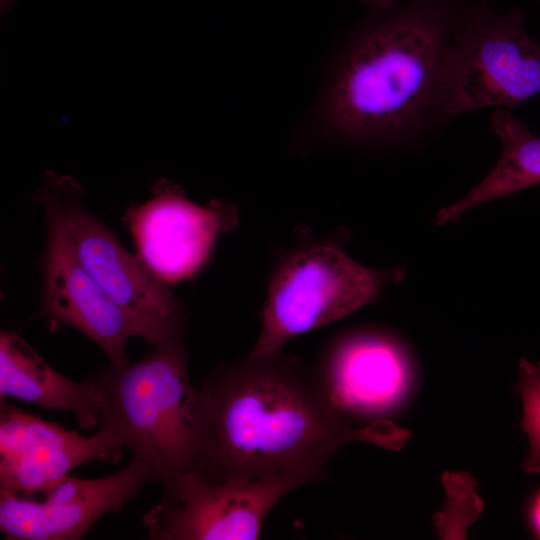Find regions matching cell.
I'll return each instance as SVG.
<instances>
[{"instance_id": "obj_2", "label": "cell", "mask_w": 540, "mask_h": 540, "mask_svg": "<svg viewBox=\"0 0 540 540\" xmlns=\"http://www.w3.org/2000/svg\"><path fill=\"white\" fill-rule=\"evenodd\" d=\"M467 0H402L368 11L331 63L317 123L354 144L416 139L439 126L443 56Z\"/></svg>"}, {"instance_id": "obj_17", "label": "cell", "mask_w": 540, "mask_h": 540, "mask_svg": "<svg viewBox=\"0 0 540 540\" xmlns=\"http://www.w3.org/2000/svg\"><path fill=\"white\" fill-rule=\"evenodd\" d=\"M368 11H383L395 6L399 0H361Z\"/></svg>"}, {"instance_id": "obj_7", "label": "cell", "mask_w": 540, "mask_h": 540, "mask_svg": "<svg viewBox=\"0 0 540 540\" xmlns=\"http://www.w3.org/2000/svg\"><path fill=\"white\" fill-rule=\"evenodd\" d=\"M305 483L293 474L214 478L192 467L162 485L142 524L152 540H255L277 502Z\"/></svg>"}, {"instance_id": "obj_6", "label": "cell", "mask_w": 540, "mask_h": 540, "mask_svg": "<svg viewBox=\"0 0 540 540\" xmlns=\"http://www.w3.org/2000/svg\"><path fill=\"white\" fill-rule=\"evenodd\" d=\"M402 277L399 269L365 267L332 244L296 251L271 277L249 356L280 354L290 339L353 313Z\"/></svg>"}, {"instance_id": "obj_14", "label": "cell", "mask_w": 540, "mask_h": 540, "mask_svg": "<svg viewBox=\"0 0 540 540\" xmlns=\"http://www.w3.org/2000/svg\"><path fill=\"white\" fill-rule=\"evenodd\" d=\"M490 124L501 143L498 161L463 198L436 214V224L453 222L479 205L540 183V137L509 109H496Z\"/></svg>"}, {"instance_id": "obj_8", "label": "cell", "mask_w": 540, "mask_h": 540, "mask_svg": "<svg viewBox=\"0 0 540 540\" xmlns=\"http://www.w3.org/2000/svg\"><path fill=\"white\" fill-rule=\"evenodd\" d=\"M136 255L168 286L193 278L212 254L217 238L234 228L236 209L223 201L200 205L171 182L160 180L152 197L131 204L123 216Z\"/></svg>"}, {"instance_id": "obj_15", "label": "cell", "mask_w": 540, "mask_h": 540, "mask_svg": "<svg viewBox=\"0 0 540 540\" xmlns=\"http://www.w3.org/2000/svg\"><path fill=\"white\" fill-rule=\"evenodd\" d=\"M518 382L515 389L523 403L521 426L529 440V450L522 462L530 474L540 473V361H519Z\"/></svg>"}, {"instance_id": "obj_1", "label": "cell", "mask_w": 540, "mask_h": 540, "mask_svg": "<svg viewBox=\"0 0 540 540\" xmlns=\"http://www.w3.org/2000/svg\"><path fill=\"white\" fill-rule=\"evenodd\" d=\"M198 390L203 445L195 467L214 478L293 474L318 481L346 443L398 450L410 436L383 419L351 426L317 375L280 354L222 365Z\"/></svg>"}, {"instance_id": "obj_11", "label": "cell", "mask_w": 540, "mask_h": 540, "mask_svg": "<svg viewBox=\"0 0 540 540\" xmlns=\"http://www.w3.org/2000/svg\"><path fill=\"white\" fill-rule=\"evenodd\" d=\"M46 236L41 260L40 312L50 331L72 327L92 340L110 364L129 362L126 345L136 336L121 309L79 262L60 221L44 211Z\"/></svg>"}, {"instance_id": "obj_9", "label": "cell", "mask_w": 540, "mask_h": 540, "mask_svg": "<svg viewBox=\"0 0 540 540\" xmlns=\"http://www.w3.org/2000/svg\"><path fill=\"white\" fill-rule=\"evenodd\" d=\"M152 482L156 479L150 467L132 456L123 469L102 478L68 475L39 493L0 491V531L11 540H78Z\"/></svg>"}, {"instance_id": "obj_12", "label": "cell", "mask_w": 540, "mask_h": 540, "mask_svg": "<svg viewBox=\"0 0 540 540\" xmlns=\"http://www.w3.org/2000/svg\"><path fill=\"white\" fill-rule=\"evenodd\" d=\"M317 378L343 415H377L402 399L410 373L395 343L379 335L360 334L330 350Z\"/></svg>"}, {"instance_id": "obj_10", "label": "cell", "mask_w": 540, "mask_h": 540, "mask_svg": "<svg viewBox=\"0 0 540 540\" xmlns=\"http://www.w3.org/2000/svg\"><path fill=\"white\" fill-rule=\"evenodd\" d=\"M122 448L105 427L85 437L0 401V491H46L81 465L118 462Z\"/></svg>"}, {"instance_id": "obj_5", "label": "cell", "mask_w": 540, "mask_h": 540, "mask_svg": "<svg viewBox=\"0 0 540 540\" xmlns=\"http://www.w3.org/2000/svg\"><path fill=\"white\" fill-rule=\"evenodd\" d=\"M82 196L74 178L47 171L34 200L60 221L79 262L121 309L136 336L154 344L185 332L187 311L170 286L122 245L85 207Z\"/></svg>"}, {"instance_id": "obj_3", "label": "cell", "mask_w": 540, "mask_h": 540, "mask_svg": "<svg viewBox=\"0 0 540 540\" xmlns=\"http://www.w3.org/2000/svg\"><path fill=\"white\" fill-rule=\"evenodd\" d=\"M184 335L149 344L140 359L93 375L104 397L99 426L143 460L161 485L202 454L200 396L189 377Z\"/></svg>"}, {"instance_id": "obj_4", "label": "cell", "mask_w": 540, "mask_h": 540, "mask_svg": "<svg viewBox=\"0 0 540 540\" xmlns=\"http://www.w3.org/2000/svg\"><path fill=\"white\" fill-rule=\"evenodd\" d=\"M525 13L467 0L447 44L439 87L442 124L470 111L511 110L540 93V45Z\"/></svg>"}, {"instance_id": "obj_13", "label": "cell", "mask_w": 540, "mask_h": 540, "mask_svg": "<svg viewBox=\"0 0 540 540\" xmlns=\"http://www.w3.org/2000/svg\"><path fill=\"white\" fill-rule=\"evenodd\" d=\"M0 397L72 413L85 430L100 425L104 397L94 376L73 381L54 370L18 333H0Z\"/></svg>"}, {"instance_id": "obj_16", "label": "cell", "mask_w": 540, "mask_h": 540, "mask_svg": "<svg viewBox=\"0 0 540 540\" xmlns=\"http://www.w3.org/2000/svg\"><path fill=\"white\" fill-rule=\"evenodd\" d=\"M528 518L534 534L540 538V490L532 497L530 501Z\"/></svg>"}]
</instances>
